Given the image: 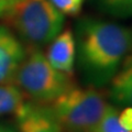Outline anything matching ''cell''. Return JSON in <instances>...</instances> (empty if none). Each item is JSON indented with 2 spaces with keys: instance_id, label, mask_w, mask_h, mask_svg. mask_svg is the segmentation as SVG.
<instances>
[{
  "instance_id": "5bb4252c",
  "label": "cell",
  "mask_w": 132,
  "mask_h": 132,
  "mask_svg": "<svg viewBox=\"0 0 132 132\" xmlns=\"http://www.w3.org/2000/svg\"><path fill=\"white\" fill-rule=\"evenodd\" d=\"M19 0H0V18H3L9 9Z\"/></svg>"
},
{
  "instance_id": "4fadbf2b",
  "label": "cell",
  "mask_w": 132,
  "mask_h": 132,
  "mask_svg": "<svg viewBox=\"0 0 132 132\" xmlns=\"http://www.w3.org/2000/svg\"><path fill=\"white\" fill-rule=\"evenodd\" d=\"M119 122L126 130L132 131V107H127L119 113Z\"/></svg>"
},
{
  "instance_id": "30bf717a",
  "label": "cell",
  "mask_w": 132,
  "mask_h": 132,
  "mask_svg": "<svg viewBox=\"0 0 132 132\" xmlns=\"http://www.w3.org/2000/svg\"><path fill=\"white\" fill-rule=\"evenodd\" d=\"M94 132H132L122 128L119 122V111L114 106L107 104Z\"/></svg>"
},
{
  "instance_id": "8fae6325",
  "label": "cell",
  "mask_w": 132,
  "mask_h": 132,
  "mask_svg": "<svg viewBox=\"0 0 132 132\" xmlns=\"http://www.w3.org/2000/svg\"><path fill=\"white\" fill-rule=\"evenodd\" d=\"M106 13L117 18L132 16V0H98Z\"/></svg>"
},
{
  "instance_id": "6da1fadb",
  "label": "cell",
  "mask_w": 132,
  "mask_h": 132,
  "mask_svg": "<svg viewBox=\"0 0 132 132\" xmlns=\"http://www.w3.org/2000/svg\"><path fill=\"white\" fill-rule=\"evenodd\" d=\"M132 52V31L113 22L85 19L78 26V56L86 77L101 87Z\"/></svg>"
},
{
  "instance_id": "ba28073f",
  "label": "cell",
  "mask_w": 132,
  "mask_h": 132,
  "mask_svg": "<svg viewBox=\"0 0 132 132\" xmlns=\"http://www.w3.org/2000/svg\"><path fill=\"white\" fill-rule=\"evenodd\" d=\"M110 81L109 97L112 101L121 106L132 107V52L125 57Z\"/></svg>"
},
{
  "instance_id": "5b68a950",
  "label": "cell",
  "mask_w": 132,
  "mask_h": 132,
  "mask_svg": "<svg viewBox=\"0 0 132 132\" xmlns=\"http://www.w3.org/2000/svg\"><path fill=\"white\" fill-rule=\"evenodd\" d=\"M14 114L20 132H63L50 105L24 102Z\"/></svg>"
},
{
  "instance_id": "7a4b0ae2",
  "label": "cell",
  "mask_w": 132,
  "mask_h": 132,
  "mask_svg": "<svg viewBox=\"0 0 132 132\" xmlns=\"http://www.w3.org/2000/svg\"><path fill=\"white\" fill-rule=\"evenodd\" d=\"M13 82L26 97L43 105H50L76 85L73 75L55 69L38 47L27 51Z\"/></svg>"
},
{
  "instance_id": "7c38bea8",
  "label": "cell",
  "mask_w": 132,
  "mask_h": 132,
  "mask_svg": "<svg viewBox=\"0 0 132 132\" xmlns=\"http://www.w3.org/2000/svg\"><path fill=\"white\" fill-rule=\"evenodd\" d=\"M52 5L63 14L76 15L80 12L82 0H50Z\"/></svg>"
},
{
  "instance_id": "8992f818",
  "label": "cell",
  "mask_w": 132,
  "mask_h": 132,
  "mask_svg": "<svg viewBox=\"0 0 132 132\" xmlns=\"http://www.w3.org/2000/svg\"><path fill=\"white\" fill-rule=\"evenodd\" d=\"M27 50L10 29L0 26V85L12 84Z\"/></svg>"
},
{
  "instance_id": "9c48e42d",
  "label": "cell",
  "mask_w": 132,
  "mask_h": 132,
  "mask_svg": "<svg viewBox=\"0 0 132 132\" xmlns=\"http://www.w3.org/2000/svg\"><path fill=\"white\" fill-rule=\"evenodd\" d=\"M26 96L16 85H0V116L15 113L26 102Z\"/></svg>"
},
{
  "instance_id": "3957f363",
  "label": "cell",
  "mask_w": 132,
  "mask_h": 132,
  "mask_svg": "<svg viewBox=\"0 0 132 132\" xmlns=\"http://www.w3.org/2000/svg\"><path fill=\"white\" fill-rule=\"evenodd\" d=\"M3 19L32 47L52 42L64 26V14L50 0H19Z\"/></svg>"
},
{
  "instance_id": "52a82bcc",
  "label": "cell",
  "mask_w": 132,
  "mask_h": 132,
  "mask_svg": "<svg viewBox=\"0 0 132 132\" xmlns=\"http://www.w3.org/2000/svg\"><path fill=\"white\" fill-rule=\"evenodd\" d=\"M75 38L71 30L59 33L47 50L46 59L55 69L73 75L76 53Z\"/></svg>"
},
{
  "instance_id": "277c9868",
  "label": "cell",
  "mask_w": 132,
  "mask_h": 132,
  "mask_svg": "<svg viewBox=\"0 0 132 132\" xmlns=\"http://www.w3.org/2000/svg\"><path fill=\"white\" fill-rule=\"evenodd\" d=\"M104 89L75 85L50 104L63 132H94L107 106Z\"/></svg>"
},
{
  "instance_id": "9a60e30c",
  "label": "cell",
  "mask_w": 132,
  "mask_h": 132,
  "mask_svg": "<svg viewBox=\"0 0 132 132\" xmlns=\"http://www.w3.org/2000/svg\"><path fill=\"white\" fill-rule=\"evenodd\" d=\"M0 132H15L13 129H11L9 127H2L0 126Z\"/></svg>"
}]
</instances>
